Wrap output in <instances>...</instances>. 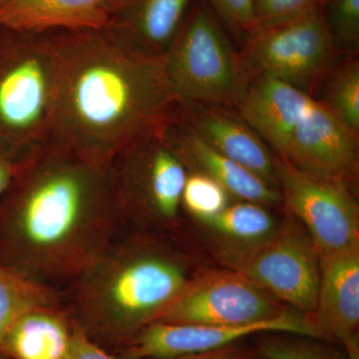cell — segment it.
<instances>
[{"label":"cell","mask_w":359,"mask_h":359,"mask_svg":"<svg viewBox=\"0 0 359 359\" xmlns=\"http://www.w3.org/2000/svg\"><path fill=\"white\" fill-rule=\"evenodd\" d=\"M58 54L54 140L97 166L167 128L179 105L164 55L112 28L55 32Z\"/></svg>","instance_id":"cell-1"},{"label":"cell","mask_w":359,"mask_h":359,"mask_svg":"<svg viewBox=\"0 0 359 359\" xmlns=\"http://www.w3.org/2000/svg\"><path fill=\"white\" fill-rule=\"evenodd\" d=\"M2 240L11 269L40 278L85 271L106 252L116 205L110 168L50 141L18 161L4 197Z\"/></svg>","instance_id":"cell-2"},{"label":"cell","mask_w":359,"mask_h":359,"mask_svg":"<svg viewBox=\"0 0 359 359\" xmlns=\"http://www.w3.org/2000/svg\"><path fill=\"white\" fill-rule=\"evenodd\" d=\"M85 273L82 311L101 332L119 339L159 320L189 280L181 264L148 250L105 252Z\"/></svg>","instance_id":"cell-3"},{"label":"cell","mask_w":359,"mask_h":359,"mask_svg":"<svg viewBox=\"0 0 359 359\" xmlns=\"http://www.w3.org/2000/svg\"><path fill=\"white\" fill-rule=\"evenodd\" d=\"M0 40V153L20 160L53 139L57 102L55 32Z\"/></svg>","instance_id":"cell-4"},{"label":"cell","mask_w":359,"mask_h":359,"mask_svg":"<svg viewBox=\"0 0 359 359\" xmlns=\"http://www.w3.org/2000/svg\"><path fill=\"white\" fill-rule=\"evenodd\" d=\"M165 60L180 104L240 105L249 72L204 1L193 9Z\"/></svg>","instance_id":"cell-5"},{"label":"cell","mask_w":359,"mask_h":359,"mask_svg":"<svg viewBox=\"0 0 359 359\" xmlns=\"http://www.w3.org/2000/svg\"><path fill=\"white\" fill-rule=\"evenodd\" d=\"M335 48L323 8H318L257 25L245 37L242 60L248 72L275 77L306 91L327 70Z\"/></svg>","instance_id":"cell-6"},{"label":"cell","mask_w":359,"mask_h":359,"mask_svg":"<svg viewBox=\"0 0 359 359\" xmlns=\"http://www.w3.org/2000/svg\"><path fill=\"white\" fill-rule=\"evenodd\" d=\"M231 252V266L278 301L299 313H316L320 262L309 233L287 223L271 237Z\"/></svg>","instance_id":"cell-7"},{"label":"cell","mask_w":359,"mask_h":359,"mask_svg":"<svg viewBox=\"0 0 359 359\" xmlns=\"http://www.w3.org/2000/svg\"><path fill=\"white\" fill-rule=\"evenodd\" d=\"M276 183L290 212L301 219L320 256L359 249V209L344 182L302 171L275 159Z\"/></svg>","instance_id":"cell-8"},{"label":"cell","mask_w":359,"mask_h":359,"mask_svg":"<svg viewBox=\"0 0 359 359\" xmlns=\"http://www.w3.org/2000/svg\"><path fill=\"white\" fill-rule=\"evenodd\" d=\"M290 311L237 271H210L188 280L157 321L242 327L276 320Z\"/></svg>","instance_id":"cell-9"},{"label":"cell","mask_w":359,"mask_h":359,"mask_svg":"<svg viewBox=\"0 0 359 359\" xmlns=\"http://www.w3.org/2000/svg\"><path fill=\"white\" fill-rule=\"evenodd\" d=\"M266 332L304 335L323 339L316 320L299 311L290 313L266 323L242 327L151 323L132 339L124 353L126 359H169L188 354L207 353L233 346L245 337Z\"/></svg>","instance_id":"cell-10"},{"label":"cell","mask_w":359,"mask_h":359,"mask_svg":"<svg viewBox=\"0 0 359 359\" xmlns=\"http://www.w3.org/2000/svg\"><path fill=\"white\" fill-rule=\"evenodd\" d=\"M282 158L306 173L344 182L358 163V137L325 103L311 98Z\"/></svg>","instance_id":"cell-11"},{"label":"cell","mask_w":359,"mask_h":359,"mask_svg":"<svg viewBox=\"0 0 359 359\" xmlns=\"http://www.w3.org/2000/svg\"><path fill=\"white\" fill-rule=\"evenodd\" d=\"M320 262L316 325L344 346L346 359H359V249L320 256Z\"/></svg>","instance_id":"cell-12"},{"label":"cell","mask_w":359,"mask_h":359,"mask_svg":"<svg viewBox=\"0 0 359 359\" xmlns=\"http://www.w3.org/2000/svg\"><path fill=\"white\" fill-rule=\"evenodd\" d=\"M132 0H1L0 26L14 32L109 28Z\"/></svg>","instance_id":"cell-13"},{"label":"cell","mask_w":359,"mask_h":359,"mask_svg":"<svg viewBox=\"0 0 359 359\" xmlns=\"http://www.w3.org/2000/svg\"><path fill=\"white\" fill-rule=\"evenodd\" d=\"M311 97L304 90L268 75H259L240 103L245 123L283 157L290 136Z\"/></svg>","instance_id":"cell-14"},{"label":"cell","mask_w":359,"mask_h":359,"mask_svg":"<svg viewBox=\"0 0 359 359\" xmlns=\"http://www.w3.org/2000/svg\"><path fill=\"white\" fill-rule=\"evenodd\" d=\"M191 127L215 150L254 172L273 186L275 158L247 123L224 113L189 104Z\"/></svg>","instance_id":"cell-15"},{"label":"cell","mask_w":359,"mask_h":359,"mask_svg":"<svg viewBox=\"0 0 359 359\" xmlns=\"http://www.w3.org/2000/svg\"><path fill=\"white\" fill-rule=\"evenodd\" d=\"M166 136L175 150L187 154L198 166L224 187L229 194L245 202L261 205L278 204L280 195L254 172L215 150L190 126L178 130L170 122Z\"/></svg>","instance_id":"cell-16"},{"label":"cell","mask_w":359,"mask_h":359,"mask_svg":"<svg viewBox=\"0 0 359 359\" xmlns=\"http://www.w3.org/2000/svg\"><path fill=\"white\" fill-rule=\"evenodd\" d=\"M192 0H132L110 26L150 53L164 55L185 25Z\"/></svg>","instance_id":"cell-17"},{"label":"cell","mask_w":359,"mask_h":359,"mask_svg":"<svg viewBox=\"0 0 359 359\" xmlns=\"http://www.w3.org/2000/svg\"><path fill=\"white\" fill-rule=\"evenodd\" d=\"M165 131L138 142L132 148L142 161L146 199L160 216L172 219L178 212L188 175Z\"/></svg>","instance_id":"cell-18"},{"label":"cell","mask_w":359,"mask_h":359,"mask_svg":"<svg viewBox=\"0 0 359 359\" xmlns=\"http://www.w3.org/2000/svg\"><path fill=\"white\" fill-rule=\"evenodd\" d=\"M72 330L50 306L28 311L7 332L0 351L14 359H65Z\"/></svg>","instance_id":"cell-19"},{"label":"cell","mask_w":359,"mask_h":359,"mask_svg":"<svg viewBox=\"0 0 359 359\" xmlns=\"http://www.w3.org/2000/svg\"><path fill=\"white\" fill-rule=\"evenodd\" d=\"M50 306V292L41 283L13 269L0 266V346L21 316L32 309Z\"/></svg>","instance_id":"cell-20"},{"label":"cell","mask_w":359,"mask_h":359,"mask_svg":"<svg viewBox=\"0 0 359 359\" xmlns=\"http://www.w3.org/2000/svg\"><path fill=\"white\" fill-rule=\"evenodd\" d=\"M204 223L224 237L247 245L257 244L275 233V222L261 204L245 202L228 205Z\"/></svg>","instance_id":"cell-21"},{"label":"cell","mask_w":359,"mask_h":359,"mask_svg":"<svg viewBox=\"0 0 359 359\" xmlns=\"http://www.w3.org/2000/svg\"><path fill=\"white\" fill-rule=\"evenodd\" d=\"M349 131L359 134V65L348 60L335 70L323 102Z\"/></svg>","instance_id":"cell-22"},{"label":"cell","mask_w":359,"mask_h":359,"mask_svg":"<svg viewBox=\"0 0 359 359\" xmlns=\"http://www.w3.org/2000/svg\"><path fill=\"white\" fill-rule=\"evenodd\" d=\"M229 193L223 186L205 173L187 177L182 203L202 222L217 216L228 207Z\"/></svg>","instance_id":"cell-23"},{"label":"cell","mask_w":359,"mask_h":359,"mask_svg":"<svg viewBox=\"0 0 359 359\" xmlns=\"http://www.w3.org/2000/svg\"><path fill=\"white\" fill-rule=\"evenodd\" d=\"M325 13L337 48L355 52L359 47V0H327Z\"/></svg>","instance_id":"cell-24"},{"label":"cell","mask_w":359,"mask_h":359,"mask_svg":"<svg viewBox=\"0 0 359 359\" xmlns=\"http://www.w3.org/2000/svg\"><path fill=\"white\" fill-rule=\"evenodd\" d=\"M268 337L259 342L266 359H344L334 351L313 341V337Z\"/></svg>","instance_id":"cell-25"},{"label":"cell","mask_w":359,"mask_h":359,"mask_svg":"<svg viewBox=\"0 0 359 359\" xmlns=\"http://www.w3.org/2000/svg\"><path fill=\"white\" fill-rule=\"evenodd\" d=\"M327 1V0H254L257 25L290 20L314 9L323 8Z\"/></svg>","instance_id":"cell-26"},{"label":"cell","mask_w":359,"mask_h":359,"mask_svg":"<svg viewBox=\"0 0 359 359\" xmlns=\"http://www.w3.org/2000/svg\"><path fill=\"white\" fill-rule=\"evenodd\" d=\"M215 13L231 33L247 37L256 27L254 0H210Z\"/></svg>","instance_id":"cell-27"},{"label":"cell","mask_w":359,"mask_h":359,"mask_svg":"<svg viewBox=\"0 0 359 359\" xmlns=\"http://www.w3.org/2000/svg\"><path fill=\"white\" fill-rule=\"evenodd\" d=\"M65 359H115L92 342L79 328L72 330L69 351Z\"/></svg>","instance_id":"cell-28"},{"label":"cell","mask_w":359,"mask_h":359,"mask_svg":"<svg viewBox=\"0 0 359 359\" xmlns=\"http://www.w3.org/2000/svg\"><path fill=\"white\" fill-rule=\"evenodd\" d=\"M169 359H244V354L237 347L229 346L207 353L188 354Z\"/></svg>","instance_id":"cell-29"},{"label":"cell","mask_w":359,"mask_h":359,"mask_svg":"<svg viewBox=\"0 0 359 359\" xmlns=\"http://www.w3.org/2000/svg\"><path fill=\"white\" fill-rule=\"evenodd\" d=\"M18 169V161H14L0 153V200L13 182Z\"/></svg>","instance_id":"cell-30"},{"label":"cell","mask_w":359,"mask_h":359,"mask_svg":"<svg viewBox=\"0 0 359 359\" xmlns=\"http://www.w3.org/2000/svg\"><path fill=\"white\" fill-rule=\"evenodd\" d=\"M0 1H1V0H0Z\"/></svg>","instance_id":"cell-31"}]
</instances>
